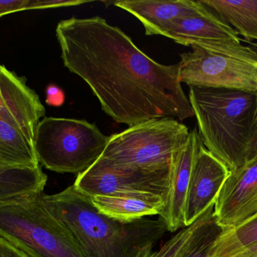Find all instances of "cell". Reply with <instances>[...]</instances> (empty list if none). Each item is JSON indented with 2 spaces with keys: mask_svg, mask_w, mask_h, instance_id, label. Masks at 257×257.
<instances>
[{
  "mask_svg": "<svg viewBox=\"0 0 257 257\" xmlns=\"http://www.w3.org/2000/svg\"><path fill=\"white\" fill-rule=\"evenodd\" d=\"M56 37L65 67L85 81L115 122L132 127L154 118L195 116L179 62H156L103 18L61 21Z\"/></svg>",
  "mask_w": 257,
  "mask_h": 257,
  "instance_id": "6da1fadb",
  "label": "cell"
},
{
  "mask_svg": "<svg viewBox=\"0 0 257 257\" xmlns=\"http://www.w3.org/2000/svg\"><path fill=\"white\" fill-rule=\"evenodd\" d=\"M44 201L71 231L86 257H149L168 231L160 218L128 222L111 219L74 185L54 195L45 194Z\"/></svg>",
  "mask_w": 257,
  "mask_h": 257,
  "instance_id": "7a4b0ae2",
  "label": "cell"
},
{
  "mask_svg": "<svg viewBox=\"0 0 257 257\" xmlns=\"http://www.w3.org/2000/svg\"><path fill=\"white\" fill-rule=\"evenodd\" d=\"M188 97L204 147L230 171L241 168L252 137L256 94L190 86Z\"/></svg>",
  "mask_w": 257,
  "mask_h": 257,
  "instance_id": "3957f363",
  "label": "cell"
},
{
  "mask_svg": "<svg viewBox=\"0 0 257 257\" xmlns=\"http://www.w3.org/2000/svg\"><path fill=\"white\" fill-rule=\"evenodd\" d=\"M46 109L27 79L0 67V165L34 166L37 126ZM45 118V117H44Z\"/></svg>",
  "mask_w": 257,
  "mask_h": 257,
  "instance_id": "277c9868",
  "label": "cell"
},
{
  "mask_svg": "<svg viewBox=\"0 0 257 257\" xmlns=\"http://www.w3.org/2000/svg\"><path fill=\"white\" fill-rule=\"evenodd\" d=\"M44 195L0 205V237L31 257H86L71 231L48 208Z\"/></svg>",
  "mask_w": 257,
  "mask_h": 257,
  "instance_id": "5b68a950",
  "label": "cell"
},
{
  "mask_svg": "<svg viewBox=\"0 0 257 257\" xmlns=\"http://www.w3.org/2000/svg\"><path fill=\"white\" fill-rule=\"evenodd\" d=\"M190 132L175 118H154L109 137L98 161L161 174H171L176 153L186 144Z\"/></svg>",
  "mask_w": 257,
  "mask_h": 257,
  "instance_id": "8992f818",
  "label": "cell"
},
{
  "mask_svg": "<svg viewBox=\"0 0 257 257\" xmlns=\"http://www.w3.org/2000/svg\"><path fill=\"white\" fill-rule=\"evenodd\" d=\"M109 140L85 120L45 117L37 126L35 150L46 169L78 175L99 160Z\"/></svg>",
  "mask_w": 257,
  "mask_h": 257,
  "instance_id": "52a82bcc",
  "label": "cell"
},
{
  "mask_svg": "<svg viewBox=\"0 0 257 257\" xmlns=\"http://www.w3.org/2000/svg\"><path fill=\"white\" fill-rule=\"evenodd\" d=\"M180 54L181 83L198 88L234 90L257 95V61L192 46Z\"/></svg>",
  "mask_w": 257,
  "mask_h": 257,
  "instance_id": "ba28073f",
  "label": "cell"
},
{
  "mask_svg": "<svg viewBox=\"0 0 257 257\" xmlns=\"http://www.w3.org/2000/svg\"><path fill=\"white\" fill-rule=\"evenodd\" d=\"M171 174L113 166L97 161L89 169L78 174L73 185L90 198L153 193L163 197L167 202Z\"/></svg>",
  "mask_w": 257,
  "mask_h": 257,
  "instance_id": "9c48e42d",
  "label": "cell"
},
{
  "mask_svg": "<svg viewBox=\"0 0 257 257\" xmlns=\"http://www.w3.org/2000/svg\"><path fill=\"white\" fill-rule=\"evenodd\" d=\"M164 37L182 46L257 61V52L242 45L237 32L210 10L174 22Z\"/></svg>",
  "mask_w": 257,
  "mask_h": 257,
  "instance_id": "30bf717a",
  "label": "cell"
},
{
  "mask_svg": "<svg viewBox=\"0 0 257 257\" xmlns=\"http://www.w3.org/2000/svg\"><path fill=\"white\" fill-rule=\"evenodd\" d=\"M257 214V159L231 171L213 208L216 223L231 228Z\"/></svg>",
  "mask_w": 257,
  "mask_h": 257,
  "instance_id": "8fae6325",
  "label": "cell"
},
{
  "mask_svg": "<svg viewBox=\"0 0 257 257\" xmlns=\"http://www.w3.org/2000/svg\"><path fill=\"white\" fill-rule=\"evenodd\" d=\"M231 174L228 167L200 143L194 161L185 206V227L199 219L214 205Z\"/></svg>",
  "mask_w": 257,
  "mask_h": 257,
  "instance_id": "7c38bea8",
  "label": "cell"
},
{
  "mask_svg": "<svg viewBox=\"0 0 257 257\" xmlns=\"http://www.w3.org/2000/svg\"><path fill=\"white\" fill-rule=\"evenodd\" d=\"M113 4L137 18L144 26L146 35L162 37L174 22L210 10L201 0H124Z\"/></svg>",
  "mask_w": 257,
  "mask_h": 257,
  "instance_id": "4fadbf2b",
  "label": "cell"
},
{
  "mask_svg": "<svg viewBox=\"0 0 257 257\" xmlns=\"http://www.w3.org/2000/svg\"><path fill=\"white\" fill-rule=\"evenodd\" d=\"M201 139L196 128L191 131L186 144L176 153L171 168L170 189L165 210L159 218L168 231L174 232L185 227L186 196L194 161Z\"/></svg>",
  "mask_w": 257,
  "mask_h": 257,
  "instance_id": "5bb4252c",
  "label": "cell"
},
{
  "mask_svg": "<svg viewBox=\"0 0 257 257\" xmlns=\"http://www.w3.org/2000/svg\"><path fill=\"white\" fill-rule=\"evenodd\" d=\"M91 201L100 213L121 221L133 222L146 216L160 215L166 206V200L153 193L127 195H96Z\"/></svg>",
  "mask_w": 257,
  "mask_h": 257,
  "instance_id": "9a60e30c",
  "label": "cell"
},
{
  "mask_svg": "<svg viewBox=\"0 0 257 257\" xmlns=\"http://www.w3.org/2000/svg\"><path fill=\"white\" fill-rule=\"evenodd\" d=\"M48 177L37 167H0V205H8L43 193Z\"/></svg>",
  "mask_w": 257,
  "mask_h": 257,
  "instance_id": "2e32d148",
  "label": "cell"
},
{
  "mask_svg": "<svg viewBox=\"0 0 257 257\" xmlns=\"http://www.w3.org/2000/svg\"><path fill=\"white\" fill-rule=\"evenodd\" d=\"M246 41H257V0H201Z\"/></svg>",
  "mask_w": 257,
  "mask_h": 257,
  "instance_id": "e0dca14e",
  "label": "cell"
},
{
  "mask_svg": "<svg viewBox=\"0 0 257 257\" xmlns=\"http://www.w3.org/2000/svg\"><path fill=\"white\" fill-rule=\"evenodd\" d=\"M257 243V214L231 228H222L213 242L209 257H230Z\"/></svg>",
  "mask_w": 257,
  "mask_h": 257,
  "instance_id": "ac0fdd59",
  "label": "cell"
},
{
  "mask_svg": "<svg viewBox=\"0 0 257 257\" xmlns=\"http://www.w3.org/2000/svg\"><path fill=\"white\" fill-rule=\"evenodd\" d=\"M214 205L210 207L199 219L189 226L184 227L165 242L160 249L153 252L149 257H183L197 231L213 214Z\"/></svg>",
  "mask_w": 257,
  "mask_h": 257,
  "instance_id": "d6986e66",
  "label": "cell"
},
{
  "mask_svg": "<svg viewBox=\"0 0 257 257\" xmlns=\"http://www.w3.org/2000/svg\"><path fill=\"white\" fill-rule=\"evenodd\" d=\"M87 1L79 0H1L0 1V16L26 10H47L61 7H77L86 4Z\"/></svg>",
  "mask_w": 257,
  "mask_h": 257,
  "instance_id": "ffe728a7",
  "label": "cell"
},
{
  "mask_svg": "<svg viewBox=\"0 0 257 257\" xmlns=\"http://www.w3.org/2000/svg\"><path fill=\"white\" fill-rule=\"evenodd\" d=\"M222 228L216 223L214 215L199 228L183 257H209L213 242Z\"/></svg>",
  "mask_w": 257,
  "mask_h": 257,
  "instance_id": "44dd1931",
  "label": "cell"
},
{
  "mask_svg": "<svg viewBox=\"0 0 257 257\" xmlns=\"http://www.w3.org/2000/svg\"><path fill=\"white\" fill-rule=\"evenodd\" d=\"M0 257H31L11 242L0 237Z\"/></svg>",
  "mask_w": 257,
  "mask_h": 257,
  "instance_id": "7402d4cb",
  "label": "cell"
},
{
  "mask_svg": "<svg viewBox=\"0 0 257 257\" xmlns=\"http://www.w3.org/2000/svg\"><path fill=\"white\" fill-rule=\"evenodd\" d=\"M65 95L56 85H50L46 89V103L52 106H60L64 103Z\"/></svg>",
  "mask_w": 257,
  "mask_h": 257,
  "instance_id": "603a6c76",
  "label": "cell"
},
{
  "mask_svg": "<svg viewBox=\"0 0 257 257\" xmlns=\"http://www.w3.org/2000/svg\"><path fill=\"white\" fill-rule=\"evenodd\" d=\"M257 159V106L255 109V118H254L253 126H252V137L246 155V162L249 163Z\"/></svg>",
  "mask_w": 257,
  "mask_h": 257,
  "instance_id": "cb8c5ba5",
  "label": "cell"
},
{
  "mask_svg": "<svg viewBox=\"0 0 257 257\" xmlns=\"http://www.w3.org/2000/svg\"><path fill=\"white\" fill-rule=\"evenodd\" d=\"M230 257H257V243L240 249Z\"/></svg>",
  "mask_w": 257,
  "mask_h": 257,
  "instance_id": "d4e9b609",
  "label": "cell"
}]
</instances>
